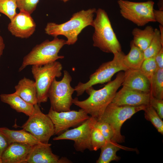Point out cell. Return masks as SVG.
Segmentation results:
<instances>
[{
	"mask_svg": "<svg viewBox=\"0 0 163 163\" xmlns=\"http://www.w3.org/2000/svg\"><path fill=\"white\" fill-rule=\"evenodd\" d=\"M150 93L155 97L163 99V68H157L150 81Z\"/></svg>",
	"mask_w": 163,
	"mask_h": 163,
	"instance_id": "obj_24",
	"label": "cell"
},
{
	"mask_svg": "<svg viewBox=\"0 0 163 163\" xmlns=\"http://www.w3.org/2000/svg\"><path fill=\"white\" fill-rule=\"evenodd\" d=\"M124 76V72L120 71L114 80L108 82L102 88L95 90L92 86L89 87L85 91L89 97L81 101L79 100L78 97H75L73 99V104L98 120L113 101L118 89L121 85Z\"/></svg>",
	"mask_w": 163,
	"mask_h": 163,
	"instance_id": "obj_1",
	"label": "cell"
},
{
	"mask_svg": "<svg viewBox=\"0 0 163 163\" xmlns=\"http://www.w3.org/2000/svg\"><path fill=\"white\" fill-rule=\"evenodd\" d=\"M163 48V44L161 42L160 30L155 28L151 42L147 49L143 51L145 59L155 56Z\"/></svg>",
	"mask_w": 163,
	"mask_h": 163,
	"instance_id": "obj_25",
	"label": "cell"
},
{
	"mask_svg": "<svg viewBox=\"0 0 163 163\" xmlns=\"http://www.w3.org/2000/svg\"><path fill=\"white\" fill-rule=\"evenodd\" d=\"M107 141L100 130L94 126L91 136V143L92 151H96L100 149Z\"/></svg>",
	"mask_w": 163,
	"mask_h": 163,
	"instance_id": "obj_29",
	"label": "cell"
},
{
	"mask_svg": "<svg viewBox=\"0 0 163 163\" xmlns=\"http://www.w3.org/2000/svg\"><path fill=\"white\" fill-rule=\"evenodd\" d=\"M54 126V134H60L71 127L78 126L90 117L81 108L78 111L57 112L50 108L48 114Z\"/></svg>",
	"mask_w": 163,
	"mask_h": 163,
	"instance_id": "obj_12",
	"label": "cell"
},
{
	"mask_svg": "<svg viewBox=\"0 0 163 163\" xmlns=\"http://www.w3.org/2000/svg\"><path fill=\"white\" fill-rule=\"evenodd\" d=\"M0 98L2 102L9 105L17 112L22 113L29 117L34 111V105L26 101L14 93L1 94Z\"/></svg>",
	"mask_w": 163,
	"mask_h": 163,
	"instance_id": "obj_20",
	"label": "cell"
},
{
	"mask_svg": "<svg viewBox=\"0 0 163 163\" xmlns=\"http://www.w3.org/2000/svg\"><path fill=\"white\" fill-rule=\"evenodd\" d=\"M96 10L93 8L82 10L73 14L69 20L62 24L48 23L45 28V33L54 37L64 36L67 39L66 45H73L77 41L78 35L84 29L89 26H92Z\"/></svg>",
	"mask_w": 163,
	"mask_h": 163,
	"instance_id": "obj_2",
	"label": "cell"
},
{
	"mask_svg": "<svg viewBox=\"0 0 163 163\" xmlns=\"http://www.w3.org/2000/svg\"><path fill=\"white\" fill-rule=\"evenodd\" d=\"M94 126L100 130L106 141L112 139L113 136V133L111 126L108 123L97 120Z\"/></svg>",
	"mask_w": 163,
	"mask_h": 163,
	"instance_id": "obj_31",
	"label": "cell"
},
{
	"mask_svg": "<svg viewBox=\"0 0 163 163\" xmlns=\"http://www.w3.org/2000/svg\"><path fill=\"white\" fill-rule=\"evenodd\" d=\"M155 61L158 68H163V48L155 56Z\"/></svg>",
	"mask_w": 163,
	"mask_h": 163,
	"instance_id": "obj_35",
	"label": "cell"
},
{
	"mask_svg": "<svg viewBox=\"0 0 163 163\" xmlns=\"http://www.w3.org/2000/svg\"><path fill=\"white\" fill-rule=\"evenodd\" d=\"M63 72V77L60 81H57L56 78L54 79L48 93L50 108L57 112L71 110L73 104L72 95L75 91L70 85L71 76L66 70Z\"/></svg>",
	"mask_w": 163,
	"mask_h": 163,
	"instance_id": "obj_8",
	"label": "cell"
},
{
	"mask_svg": "<svg viewBox=\"0 0 163 163\" xmlns=\"http://www.w3.org/2000/svg\"><path fill=\"white\" fill-rule=\"evenodd\" d=\"M146 106H119L111 102L97 120L108 123L113 133L111 140L117 143H122L124 142L125 138L121 133V129L123 123L137 112L143 110Z\"/></svg>",
	"mask_w": 163,
	"mask_h": 163,
	"instance_id": "obj_6",
	"label": "cell"
},
{
	"mask_svg": "<svg viewBox=\"0 0 163 163\" xmlns=\"http://www.w3.org/2000/svg\"><path fill=\"white\" fill-rule=\"evenodd\" d=\"M113 59L102 63L90 76L89 80L85 83L79 82L74 88L77 96L82 95L89 87L97 84H103L111 81L117 72L125 71L128 69L124 66L123 60L125 54L122 51L113 54Z\"/></svg>",
	"mask_w": 163,
	"mask_h": 163,
	"instance_id": "obj_5",
	"label": "cell"
},
{
	"mask_svg": "<svg viewBox=\"0 0 163 163\" xmlns=\"http://www.w3.org/2000/svg\"><path fill=\"white\" fill-rule=\"evenodd\" d=\"M120 14L138 26H143L150 22H155L154 17V2L152 0L136 2L118 0Z\"/></svg>",
	"mask_w": 163,
	"mask_h": 163,
	"instance_id": "obj_9",
	"label": "cell"
},
{
	"mask_svg": "<svg viewBox=\"0 0 163 163\" xmlns=\"http://www.w3.org/2000/svg\"></svg>",
	"mask_w": 163,
	"mask_h": 163,
	"instance_id": "obj_41",
	"label": "cell"
},
{
	"mask_svg": "<svg viewBox=\"0 0 163 163\" xmlns=\"http://www.w3.org/2000/svg\"><path fill=\"white\" fill-rule=\"evenodd\" d=\"M32 147L18 143L9 144L2 156V163H26Z\"/></svg>",
	"mask_w": 163,
	"mask_h": 163,
	"instance_id": "obj_17",
	"label": "cell"
},
{
	"mask_svg": "<svg viewBox=\"0 0 163 163\" xmlns=\"http://www.w3.org/2000/svg\"><path fill=\"white\" fill-rule=\"evenodd\" d=\"M0 131L6 138L9 145L12 143H18L33 147L43 143L30 133L23 129L14 130L4 127H0Z\"/></svg>",
	"mask_w": 163,
	"mask_h": 163,
	"instance_id": "obj_19",
	"label": "cell"
},
{
	"mask_svg": "<svg viewBox=\"0 0 163 163\" xmlns=\"http://www.w3.org/2000/svg\"><path fill=\"white\" fill-rule=\"evenodd\" d=\"M159 27L160 33L161 40L162 43L163 44V26L159 24Z\"/></svg>",
	"mask_w": 163,
	"mask_h": 163,
	"instance_id": "obj_37",
	"label": "cell"
},
{
	"mask_svg": "<svg viewBox=\"0 0 163 163\" xmlns=\"http://www.w3.org/2000/svg\"><path fill=\"white\" fill-rule=\"evenodd\" d=\"M9 145L8 141L5 136L0 131V157Z\"/></svg>",
	"mask_w": 163,
	"mask_h": 163,
	"instance_id": "obj_33",
	"label": "cell"
},
{
	"mask_svg": "<svg viewBox=\"0 0 163 163\" xmlns=\"http://www.w3.org/2000/svg\"><path fill=\"white\" fill-rule=\"evenodd\" d=\"M40 0H17V8L30 14L35 10Z\"/></svg>",
	"mask_w": 163,
	"mask_h": 163,
	"instance_id": "obj_30",
	"label": "cell"
},
{
	"mask_svg": "<svg viewBox=\"0 0 163 163\" xmlns=\"http://www.w3.org/2000/svg\"><path fill=\"white\" fill-rule=\"evenodd\" d=\"M92 27L94 28L93 46L103 52L113 54L122 51L121 46L112 28L106 12L101 8L96 10Z\"/></svg>",
	"mask_w": 163,
	"mask_h": 163,
	"instance_id": "obj_3",
	"label": "cell"
},
{
	"mask_svg": "<svg viewBox=\"0 0 163 163\" xmlns=\"http://www.w3.org/2000/svg\"><path fill=\"white\" fill-rule=\"evenodd\" d=\"M5 48V44L4 40L2 37L0 35V58L3 54Z\"/></svg>",
	"mask_w": 163,
	"mask_h": 163,
	"instance_id": "obj_36",
	"label": "cell"
},
{
	"mask_svg": "<svg viewBox=\"0 0 163 163\" xmlns=\"http://www.w3.org/2000/svg\"><path fill=\"white\" fill-rule=\"evenodd\" d=\"M14 93L26 101L35 105L38 104L37 90L34 81L25 77L15 86Z\"/></svg>",
	"mask_w": 163,
	"mask_h": 163,
	"instance_id": "obj_18",
	"label": "cell"
},
{
	"mask_svg": "<svg viewBox=\"0 0 163 163\" xmlns=\"http://www.w3.org/2000/svg\"><path fill=\"white\" fill-rule=\"evenodd\" d=\"M97 120L90 117L74 128L67 130L54 137V140H69L74 141V146L77 151L83 152L86 149L92 151L91 143L92 129Z\"/></svg>",
	"mask_w": 163,
	"mask_h": 163,
	"instance_id": "obj_11",
	"label": "cell"
},
{
	"mask_svg": "<svg viewBox=\"0 0 163 163\" xmlns=\"http://www.w3.org/2000/svg\"><path fill=\"white\" fill-rule=\"evenodd\" d=\"M66 40L55 37L51 41L46 40L34 47L23 58L18 69L21 72L29 65H43L62 59L64 57L58 55Z\"/></svg>",
	"mask_w": 163,
	"mask_h": 163,
	"instance_id": "obj_4",
	"label": "cell"
},
{
	"mask_svg": "<svg viewBox=\"0 0 163 163\" xmlns=\"http://www.w3.org/2000/svg\"><path fill=\"white\" fill-rule=\"evenodd\" d=\"M34 106L33 113L21 127L41 142L48 143L50 139L54 134V124L47 114L42 112L39 104Z\"/></svg>",
	"mask_w": 163,
	"mask_h": 163,
	"instance_id": "obj_10",
	"label": "cell"
},
{
	"mask_svg": "<svg viewBox=\"0 0 163 163\" xmlns=\"http://www.w3.org/2000/svg\"><path fill=\"white\" fill-rule=\"evenodd\" d=\"M149 105L156 111L160 118H163V100L157 99L151 94Z\"/></svg>",
	"mask_w": 163,
	"mask_h": 163,
	"instance_id": "obj_32",
	"label": "cell"
},
{
	"mask_svg": "<svg viewBox=\"0 0 163 163\" xmlns=\"http://www.w3.org/2000/svg\"><path fill=\"white\" fill-rule=\"evenodd\" d=\"M17 0H0V12L11 20L17 13Z\"/></svg>",
	"mask_w": 163,
	"mask_h": 163,
	"instance_id": "obj_27",
	"label": "cell"
},
{
	"mask_svg": "<svg viewBox=\"0 0 163 163\" xmlns=\"http://www.w3.org/2000/svg\"><path fill=\"white\" fill-rule=\"evenodd\" d=\"M127 147L119 145L112 140L107 141L101 147V152L97 163H109L112 161H118L120 158L117 155V152L121 149L129 150Z\"/></svg>",
	"mask_w": 163,
	"mask_h": 163,
	"instance_id": "obj_21",
	"label": "cell"
},
{
	"mask_svg": "<svg viewBox=\"0 0 163 163\" xmlns=\"http://www.w3.org/2000/svg\"><path fill=\"white\" fill-rule=\"evenodd\" d=\"M153 14L155 22L163 26V10L154 9Z\"/></svg>",
	"mask_w": 163,
	"mask_h": 163,
	"instance_id": "obj_34",
	"label": "cell"
},
{
	"mask_svg": "<svg viewBox=\"0 0 163 163\" xmlns=\"http://www.w3.org/2000/svg\"><path fill=\"white\" fill-rule=\"evenodd\" d=\"M51 144L42 143L33 147L26 163H70L72 162L65 157L60 158L53 154Z\"/></svg>",
	"mask_w": 163,
	"mask_h": 163,
	"instance_id": "obj_15",
	"label": "cell"
},
{
	"mask_svg": "<svg viewBox=\"0 0 163 163\" xmlns=\"http://www.w3.org/2000/svg\"><path fill=\"white\" fill-rule=\"evenodd\" d=\"M60 0L64 2H68V1H69V0Z\"/></svg>",
	"mask_w": 163,
	"mask_h": 163,
	"instance_id": "obj_39",
	"label": "cell"
},
{
	"mask_svg": "<svg viewBox=\"0 0 163 163\" xmlns=\"http://www.w3.org/2000/svg\"><path fill=\"white\" fill-rule=\"evenodd\" d=\"M154 33V29L151 26H147L143 30L135 28L132 31V41L137 46L144 51L150 45Z\"/></svg>",
	"mask_w": 163,
	"mask_h": 163,
	"instance_id": "obj_22",
	"label": "cell"
},
{
	"mask_svg": "<svg viewBox=\"0 0 163 163\" xmlns=\"http://www.w3.org/2000/svg\"><path fill=\"white\" fill-rule=\"evenodd\" d=\"M150 95V92H145L123 86L116 92L111 102L119 106H147L149 105Z\"/></svg>",
	"mask_w": 163,
	"mask_h": 163,
	"instance_id": "obj_14",
	"label": "cell"
},
{
	"mask_svg": "<svg viewBox=\"0 0 163 163\" xmlns=\"http://www.w3.org/2000/svg\"><path fill=\"white\" fill-rule=\"evenodd\" d=\"M36 26L31 14L23 11H20L10 20L8 29L12 35L24 39L28 38L33 34Z\"/></svg>",
	"mask_w": 163,
	"mask_h": 163,
	"instance_id": "obj_13",
	"label": "cell"
},
{
	"mask_svg": "<svg viewBox=\"0 0 163 163\" xmlns=\"http://www.w3.org/2000/svg\"><path fill=\"white\" fill-rule=\"evenodd\" d=\"M162 0H159L158 3V6L159 7V10H163V5H162Z\"/></svg>",
	"mask_w": 163,
	"mask_h": 163,
	"instance_id": "obj_38",
	"label": "cell"
},
{
	"mask_svg": "<svg viewBox=\"0 0 163 163\" xmlns=\"http://www.w3.org/2000/svg\"><path fill=\"white\" fill-rule=\"evenodd\" d=\"M0 163H2V159L1 157H0Z\"/></svg>",
	"mask_w": 163,
	"mask_h": 163,
	"instance_id": "obj_40",
	"label": "cell"
},
{
	"mask_svg": "<svg viewBox=\"0 0 163 163\" xmlns=\"http://www.w3.org/2000/svg\"><path fill=\"white\" fill-rule=\"evenodd\" d=\"M145 117L150 121L158 132L163 134V121L155 110L150 105L147 106L145 109Z\"/></svg>",
	"mask_w": 163,
	"mask_h": 163,
	"instance_id": "obj_26",
	"label": "cell"
},
{
	"mask_svg": "<svg viewBox=\"0 0 163 163\" xmlns=\"http://www.w3.org/2000/svg\"><path fill=\"white\" fill-rule=\"evenodd\" d=\"M62 69V64L56 61L43 65L32 66L31 72L36 85L39 105L47 101L52 82L55 78L61 76Z\"/></svg>",
	"mask_w": 163,
	"mask_h": 163,
	"instance_id": "obj_7",
	"label": "cell"
},
{
	"mask_svg": "<svg viewBox=\"0 0 163 163\" xmlns=\"http://www.w3.org/2000/svg\"><path fill=\"white\" fill-rule=\"evenodd\" d=\"M157 68L155 56L145 59L139 69L142 73L149 79L150 82Z\"/></svg>",
	"mask_w": 163,
	"mask_h": 163,
	"instance_id": "obj_28",
	"label": "cell"
},
{
	"mask_svg": "<svg viewBox=\"0 0 163 163\" xmlns=\"http://www.w3.org/2000/svg\"><path fill=\"white\" fill-rule=\"evenodd\" d=\"M124 72L121 85L145 92H150V81L139 69H127Z\"/></svg>",
	"mask_w": 163,
	"mask_h": 163,
	"instance_id": "obj_16",
	"label": "cell"
},
{
	"mask_svg": "<svg viewBox=\"0 0 163 163\" xmlns=\"http://www.w3.org/2000/svg\"><path fill=\"white\" fill-rule=\"evenodd\" d=\"M130 47L129 53L123 57V64L128 69H139L145 59L144 52L137 46L132 40L130 43Z\"/></svg>",
	"mask_w": 163,
	"mask_h": 163,
	"instance_id": "obj_23",
	"label": "cell"
}]
</instances>
